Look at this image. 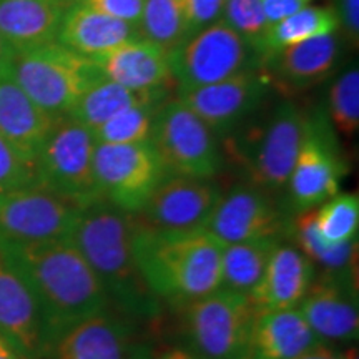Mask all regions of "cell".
Instances as JSON below:
<instances>
[{"label": "cell", "instance_id": "1", "mask_svg": "<svg viewBox=\"0 0 359 359\" xmlns=\"http://www.w3.org/2000/svg\"><path fill=\"white\" fill-rule=\"evenodd\" d=\"M0 253L37 299L52 348L72 326L111 309L95 273L69 240L0 245Z\"/></svg>", "mask_w": 359, "mask_h": 359}, {"label": "cell", "instance_id": "2", "mask_svg": "<svg viewBox=\"0 0 359 359\" xmlns=\"http://www.w3.org/2000/svg\"><path fill=\"white\" fill-rule=\"evenodd\" d=\"M137 215L115 208L107 201L82 208L67 240L100 281L110 308L130 321H151L161 302L143 280L132 250Z\"/></svg>", "mask_w": 359, "mask_h": 359}, {"label": "cell", "instance_id": "3", "mask_svg": "<svg viewBox=\"0 0 359 359\" xmlns=\"http://www.w3.org/2000/svg\"><path fill=\"white\" fill-rule=\"evenodd\" d=\"M223 246L206 230L161 231L137 215L133 257L147 286L160 302L187 306L222 288Z\"/></svg>", "mask_w": 359, "mask_h": 359}, {"label": "cell", "instance_id": "4", "mask_svg": "<svg viewBox=\"0 0 359 359\" xmlns=\"http://www.w3.org/2000/svg\"><path fill=\"white\" fill-rule=\"evenodd\" d=\"M8 77L48 115L64 116L95 80L92 62L58 42L15 52Z\"/></svg>", "mask_w": 359, "mask_h": 359}, {"label": "cell", "instance_id": "5", "mask_svg": "<svg viewBox=\"0 0 359 359\" xmlns=\"http://www.w3.org/2000/svg\"><path fill=\"white\" fill-rule=\"evenodd\" d=\"M92 130L69 115L58 116L35 158L37 185L79 208L102 201L93 173Z\"/></svg>", "mask_w": 359, "mask_h": 359}, {"label": "cell", "instance_id": "6", "mask_svg": "<svg viewBox=\"0 0 359 359\" xmlns=\"http://www.w3.org/2000/svg\"><path fill=\"white\" fill-rule=\"evenodd\" d=\"M255 321L248 296L219 288L185 306L187 349L200 359H250Z\"/></svg>", "mask_w": 359, "mask_h": 359}, {"label": "cell", "instance_id": "7", "mask_svg": "<svg viewBox=\"0 0 359 359\" xmlns=\"http://www.w3.org/2000/svg\"><path fill=\"white\" fill-rule=\"evenodd\" d=\"M306 114L291 100H283L262 125L236 142V151L251 185L269 195L285 190L302 148Z\"/></svg>", "mask_w": 359, "mask_h": 359}, {"label": "cell", "instance_id": "8", "mask_svg": "<svg viewBox=\"0 0 359 359\" xmlns=\"http://www.w3.org/2000/svg\"><path fill=\"white\" fill-rule=\"evenodd\" d=\"M148 142L168 175L213 180L223 170L218 137L182 100L160 107Z\"/></svg>", "mask_w": 359, "mask_h": 359}, {"label": "cell", "instance_id": "9", "mask_svg": "<svg viewBox=\"0 0 359 359\" xmlns=\"http://www.w3.org/2000/svg\"><path fill=\"white\" fill-rule=\"evenodd\" d=\"M170 67L182 95L255 70L259 67V53L218 20L170 52Z\"/></svg>", "mask_w": 359, "mask_h": 359}, {"label": "cell", "instance_id": "10", "mask_svg": "<svg viewBox=\"0 0 359 359\" xmlns=\"http://www.w3.org/2000/svg\"><path fill=\"white\" fill-rule=\"evenodd\" d=\"M346 173V161L327 115L323 110L306 114L302 148L286 183L291 208L299 213L333 198Z\"/></svg>", "mask_w": 359, "mask_h": 359}, {"label": "cell", "instance_id": "11", "mask_svg": "<svg viewBox=\"0 0 359 359\" xmlns=\"http://www.w3.org/2000/svg\"><path fill=\"white\" fill-rule=\"evenodd\" d=\"M93 173L100 198L133 215L168 175L150 142L97 143Z\"/></svg>", "mask_w": 359, "mask_h": 359}, {"label": "cell", "instance_id": "12", "mask_svg": "<svg viewBox=\"0 0 359 359\" xmlns=\"http://www.w3.org/2000/svg\"><path fill=\"white\" fill-rule=\"evenodd\" d=\"M80 210L37 185L0 193V245L67 240Z\"/></svg>", "mask_w": 359, "mask_h": 359}, {"label": "cell", "instance_id": "13", "mask_svg": "<svg viewBox=\"0 0 359 359\" xmlns=\"http://www.w3.org/2000/svg\"><path fill=\"white\" fill-rule=\"evenodd\" d=\"M47 359H156L137 325L105 309L72 326L53 344Z\"/></svg>", "mask_w": 359, "mask_h": 359}, {"label": "cell", "instance_id": "14", "mask_svg": "<svg viewBox=\"0 0 359 359\" xmlns=\"http://www.w3.org/2000/svg\"><path fill=\"white\" fill-rule=\"evenodd\" d=\"M288 222L268 191L255 185H238L222 195L205 230L223 245L290 235Z\"/></svg>", "mask_w": 359, "mask_h": 359}, {"label": "cell", "instance_id": "15", "mask_svg": "<svg viewBox=\"0 0 359 359\" xmlns=\"http://www.w3.org/2000/svg\"><path fill=\"white\" fill-rule=\"evenodd\" d=\"M222 195L213 180L167 175L137 215L155 230H205Z\"/></svg>", "mask_w": 359, "mask_h": 359}, {"label": "cell", "instance_id": "16", "mask_svg": "<svg viewBox=\"0 0 359 359\" xmlns=\"http://www.w3.org/2000/svg\"><path fill=\"white\" fill-rule=\"evenodd\" d=\"M268 95V85L257 70L182 93V100L217 137L236 132Z\"/></svg>", "mask_w": 359, "mask_h": 359}, {"label": "cell", "instance_id": "17", "mask_svg": "<svg viewBox=\"0 0 359 359\" xmlns=\"http://www.w3.org/2000/svg\"><path fill=\"white\" fill-rule=\"evenodd\" d=\"M0 338L24 359H47L52 351L45 323L29 285L0 253Z\"/></svg>", "mask_w": 359, "mask_h": 359}, {"label": "cell", "instance_id": "18", "mask_svg": "<svg viewBox=\"0 0 359 359\" xmlns=\"http://www.w3.org/2000/svg\"><path fill=\"white\" fill-rule=\"evenodd\" d=\"M299 313L323 343L358 339V280L351 276L327 275L314 280L298 304Z\"/></svg>", "mask_w": 359, "mask_h": 359}, {"label": "cell", "instance_id": "19", "mask_svg": "<svg viewBox=\"0 0 359 359\" xmlns=\"http://www.w3.org/2000/svg\"><path fill=\"white\" fill-rule=\"evenodd\" d=\"M336 34L263 53L259 67L266 70L271 82L286 92L311 88L325 82L336 69L341 55V40Z\"/></svg>", "mask_w": 359, "mask_h": 359}, {"label": "cell", "instance_id": "20", "mask_svg": "<svg viewBox=\"0 0 359 359\" xmlns=\"http://www.w3.org/2000/svg\"><path fill=\"white\" fill-rule=\"evenodd\" d=\"M314 281V264L296 246L280 243L268 259L262 280L250 293L255 313L293 309Z\"/></svg>", "mask_w": 359, "mask_h": 359}, {"label": "cell", "instance_id": "21", "mask_svg": "<svg viewBox=\"0 0 359 359\" xmlns=\"http://www.w3.org/2000/svg\"><path fill=\"white\" fill-rule=\"evenodd\" d=\"M102 79L133 90L167 88L172 79L170 52L147 39H135L90 58Z\"/></svg>", "mask_w": 359, "mask_h": 359}, {"label": "cell", "instance_id": "22", "mask_svg": "<svg viewBox=\"0 0 359 359\" xmlns=\"http://www.w3.org/2000/svg\"><path fill=\"white\" fill-rule=\"evenodd\" d=\"M140 37L137 25L103 15L75 2L65 8L57 42L90 60Z\"/></svg>", "mask_w": 359, "mask_h": 359}, {"label": "cell", "instance_id": "23", "mask_svg": "<svg viewBox=\"0 0 359 359\" xmlns=\"http://www.w3.org/2000/svg\"><path fill=\"white\" fill-rule=\"evenodd\" d=\"M55 122L8 75L0 79V135L22 156L35 163Z\"/></svg>", "mask_w": 359, "mask_h": 359}, {"label": "cell", "instance_id": "24", "mask_svg": "<svg viewBox=\"0 0 359 359\" xmlns=\"http://www.w3.org/2000/svg\"><path fill=\"white\" fill-rule=\"evenodd\" d=\"M65 8L58 0H0V34L15 52L57 42Z\"/></svg>", "mask_w": 359, "mask_h": 359}, {"label": "cell", "instance_id": "25", "mask_svg": "<svg viewBox=\"0 0 359 359\" xmlns=\"http://www.w3.org/2000/svg\"><path fill=\"white\" fill-rule=\"evenodd\" d=\"M323 343L298 308L258 314L250 359H293Z\"/></svg>", "mask_w": 359, "mask_h": 359}, {"label": "cell", "instance_id": "26", "mask_svg": "<svg viewBox=\"0 0 359 359\" xmlns=\"http://www.w3.org/2000/svg\"><path fill=\"white\" fill-rule=\"evenodd\" d=\"M167 88L133 90L123 85L98 79L80 95L69 116L88 130H95L120 111L150 100H163Z\"/></svg>", "mask_w": 359, "mask_h": 359}, {"label": "cell", "instance_id": "27", "mask_svg": "<svg viewBox=\"0 0 359 359\" xmlns=\"http://www.w3.org/2000/svg\"><path fill=\"white\" fill-rule=\"evenodd\" d=\"M290 235L298 243V250L313 264L325 269L327 275L356 278L358 271V240L349 243L330 245L323 240L313 210L296 213L290 226Z\"/></svg>", "mask_w": 359, "mask_h": 359}, {"label": "cell", "instance_id": "28", "mask_svg": "<svg viewBox=\"0 0 359 359\" xmlns=\"http://www.w3.org/2000/svg\"><path fill=\"white\" fill-rule=\"evenodd\" d=\"M281 240L241 241L223 246L222 257V288L250 296L258 281L262 280L268 259Z\"/></svg>", "mask_w": 359, "mask_h": 359}, {"label": "cell", "instance_id": "29", "mask_svg": "<svg viewBox=\"0 0 359 359\" xmlns=\"http://www.w3.org/2000/svg\"><path fill=\"white\" fill-rule=\"evenodd\" d=\"M339 32V20L333 7L308 6L291 13L285 19L268 27L259 45V57L263 53L278 50L306 40Z\"/></svg>", "mask_w": 359, "mask_h": 359}, {"label": "cell", "instance_id": "30", "mask_svg": "<svg viewBox=\"0 0 359 359\" xmlns=\"http://www.w3.org/2000/svg\"><path fill=\"white\" fill-rule=\"evenodd\" d=\"M138 30L143 39L167 52L175 50L190 39L185 0H145Z\"/></svg>", "mask_w": 359, "mask_h": 359}, {"label": "cell", "instance_id": "31", "mask_svg": "<svg viewBox=\"0 0 359 359\" xmlns=\"http://www.w3.org/2000/svg\"><path fill=\"white\" fill-rule=\"evenodd\" d=\"M163 103V100H150L130 107L93 130V138L97 143L114 145L148 142L155 116Z\"/></svg>", "mask_w": 359, "mask_h": 359}, {"label": "cell", "instance_id": "32", "mask_svg": "<svg viewBox=\"0 0 359 359\" xmlns=\"http://www.w3.org/2000/svg\"><path fill=\"white\" fill-rule=\"evenodd\" d=\"M318 231L330 245L358 240L359 198L356 193H338L314 210Z\"/></svg>", "mask_w": 359, "mask_h": 359}, {"label": "cell", "instance_id": "33", "mask_svg": "<svg viewBox=\"0 0 359 359\" xmlns=\"http://www.w3.org/2000/svg\"><path fill=\"white\" fill-rule=\"evenodd\" d=\"M327 118L336 132L353 137L359 128V70L344 72L333 83L327 98Z\"/></svg>", "mask_w": 359, "mask_h": 359}, {"label": "cell", "instance_id": "34", "mask_svg": "<svg viewBox=\"0 0 359 359\" xmlns=\"http://www.w3.org/2000/svg\"><path fill=\"white\" fill-rule=\"evenodd\" d=\"M222 17L224 24L246 40L255 50H259L269 27L262 0H223Z\"/></svg>", "mask_w": 359, "mask_h": 359}, {"label": "cell", "instance_id": "35", "mask_svg": "<svg viewBox=\"0 0 359 359\" xmlns=\"http://www.w3.org/2000/svg\"><path fill=\"white\" fill-rule=\"evenodd\" d=\"M35 185H37V175H35L34 161L22 156L0 135V193Z\"/></svg>", "mask_w": 359, "mask_h": 359}, {"label": "cell", "instance_id": "36", "mask_svg": "<svg viewBox=\"0 0 359 359\" xmlns=\"http://www.w3.org/2000/svg\"><path fill=\"white\" fill-rule=\"evenodd\" d=\"M79 4L87 6L103 15L128 22V24H140L145 0H79Z\"/></svg>", "mask_w": 359, "mask_h": 359}, {"label": "cell", "instance_id": "37", "mask_svg": "<svg viewBox=\"0 0 359 359\" xmlns=\"http://www.w3.org/2000/svg\"><path fill=\"white\" fill-rule=\"evenodd\" d=\"M188 32L191 35L222 20L223 0H185Z\"/></svg>", "mask_w": 359, "mask_h": 359}, {"label": "cell", "instance_id": "38", "mask_svg": "<svg viewBox=\"0 0 359 359\" xmlns=\"http://www.w3.org/2000/svg\"><path fill=\"white\" fill-rule=\"evenodd\" d=\"M334 12L339 20V30L351 47L359 42V0H334Z\"/></svg>", "mask_w": 359, "mask_h": 359}, {"label": "cell", "instance_id": "39", "mask_svg": "<svg viewBox=\"0 0 359 359\" xmlns=\"http://www.w3.org/2000/svg\"><path fill=\"white\" fill-rule=\"evenodd\" d=\"M262 4L268 25H271L291 15V13L308 7L311 0H262Z\"/></svg>", "mask_w": 359, "mask_h": 359}, {"label": "cell", "instance_id": "40", "mask_svg": "<svg viewBox=\"0 0 359 359\" xmlns=\"http://www.w3.org/2000/svg\"><path fill=\"white\" fill-rule=\"evenodd\" d=\"M293 359H343V353L326 346L325 343H320Z\"/></svg>", "mask_w": 359, "mask_h": 359}, {"label": "cell", "instance_id": "41", "mask_svg": "<svg viewBox=\"0 0 359 359\" xmlns=\"http://www.w3.org/2000/svg\"><path fill=\"white\" fill-rule=\"evenodd\" d=\"M13 55H15L13 47L7 42L6 37L0 34V79L6 77V75H8V72H11Z\"/></svg>", "mask_w": 359, "mask_h": 359}, {"label": "cell", "instance_id": "42", "mask_svg": "<svg viewBox=\"0 0 359 359\" xmlns=\"http://www.w3.org/2000/svg\"><path fill=\"white\" fill-rule=\"evenodd\" d=\"M156 359H200V358L195 356L190 349L172 348V349H168V351L161 353L160 356H156Z\"/></svg>", "mask_w": 359, "mask_h": 359}, {"label": "cell", "instance_id": "43", "mask_svg": "<svg viewBox=\"0 0 359 359\" xmlns=\"http://www.w3.org/2000/svg\"><path fill=\"white\" fill-rule=\"evenodd\" d=\"M0 359H24L19 353H15L8 344L0 338Z\"/></svg>", "mask_w": 359, "mask_h": 359}, {"label": "cell", "instance_id": "44", "mask_svg": "<svg viewBox=\"0 0 359 359\" xmlns=\"http://www.w3.org/2000/svg\"><path fill=\"white\" fill-rule=\"evenodd\" d=\"M343 359H359V354H358V348H348L346 351L343 353Z\"/></svg>", "mask_w": 359, "mask_h": 359}, {"label": "cell", "instance_id": "45", "mask_svg": "<svg viewBox=\"0 0 359 359\" xmlns=\"http://www.w3.org/2000/svg\"><path fill=\"white\" fill-rule=\"evenodd\" d=\"M58 2H60V4H64L65 7H69V6H72V4L79 2V0H58Z\"/></svg>", "mask_w": 359, "mask_h": 359}]
</instances>
